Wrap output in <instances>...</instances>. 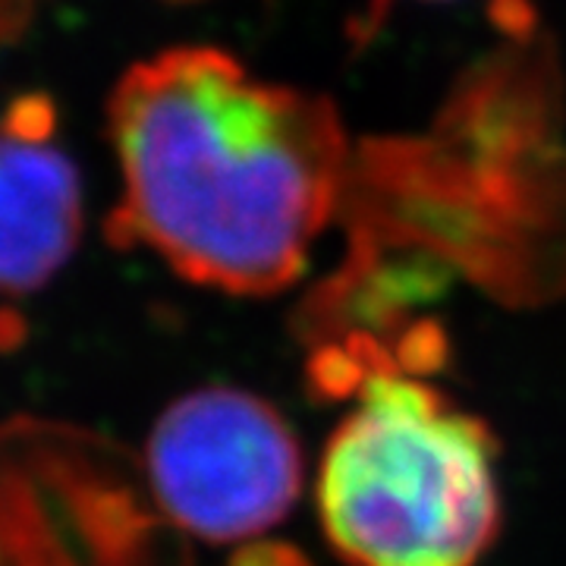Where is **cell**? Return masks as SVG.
Wrapping results in <instances>:
<instances>
[{"label":"cell","instance_id":"6da1fadb","mask_svg":"<svg viewBox=\"0 0 566 566\" xmlns=\"http://www.w3.org/2000/svg\"><path fill=\"white\" fill-rule=\"evenodd\" d=\"M120 170L111 240L233 296L303 277L353 199V142L324 95L277 85L218 48H167L107 98Z\"/></svg>","mask_w":566,"mask_h":566},{"label":"cell","instance_id":"7a4b0ae2","mask_svg":"<svg viewBox=\"0 0 566 566\" xmlns=\"http://www.w3.org/2000/svg\"><path fill=\"white\" fill-rule=\"evenodd\" d=\"M441 359L434 324L312 346V387L349 400L315 475L318 523L346 566H479L501 535L497 438L424 378Z\"/></svg>","mask_w":566,"mask_h":566},{"label":"cell","instance_id":"3957f363","mask_svg":"<svg viewBox=\"0 0 566 566\" xmlns=\"http://www.w3.org/2000/svg\"><path fill=\"white\" fill-rule=\"evenodd\" d=\"M151 494L182 532L252 542L296 506L305 457L274 406L240 387H202L167 406L145 450Z\"/></svg>","mask_w":566,"mask_h":566},{"label":"cell","instance_id":"277c9868","mask_svg":"<svg viewBox=\"0 0 566 566\" xmlns=\"http://www.w3.org/2000/svg\"><path fill=\"white\" fill-rule=\"evenodd\" d=\"M80 167L54 139L48 98L29 95L0 120V293L54 281L82 240Z\"/></svg>","mask_w":566,"mask_h":566},{"label":"cell","instance_id":"5b68a950","mask_svg":"<svg viewBox=\"0 0 566 566\" xmlns=\"http://www.w3.org/2000/svg\"><path fill=\"white\" fill-rule=\"evenodd\" d=\"M233 566H308V564H305L296 551H290V547L255 545V547H245L243 554L233 560Z\"/></svg>","mask_w":566,"mask_h":566}]
</instances>
